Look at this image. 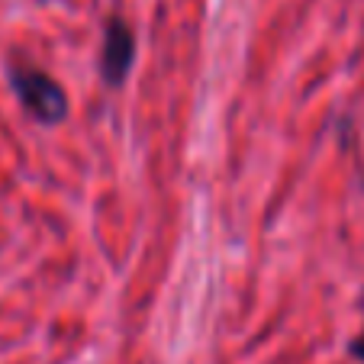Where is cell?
<instances>
[{"instance_id":"1","label":"cell","mask_w":364,"mask_h":364,"mask_svg":"<svg viewBox=\"0 0 364 364\" xmlns=\"http://www.w3.org/2000/svg\"><path fill=\"white\" fill-rule=\"evenodd\" d=\"M7 81L14 87L16 100H20V107L26 110V117H33L39 126L65 123V117H68V94L46 68L33 65L29 58H10Z\"/></svg>"},{"instance_id":"2","label":"cell","mask_w":364,"mask_h":364,"mask_svg":"<svg viewBox=\"0 0 364 364\" xmlns=\"http://www.w3.org/2000/svg\"><path fill=\"white\" fill-rule=\"evenodd\" d=\"M132 65H136V33H132V26L119 14L107 16V20H103L100 62H97L100 81L113 90L123 87Z\"/></svg>"},{"instance_id":"3","label":"cell","mask_w":364,"mask_h":364,"mask_svg":"<svg viewBox=\"0 0 364 364\" xmlns=\"http://www.w3.org/2000/svg\"><path fill=\"white\" fill-rule=\"evenodd\" d=\"M348 355L355 358V361H361V364H364V329L348 342Z\"/></svg>"}]
</instances>
